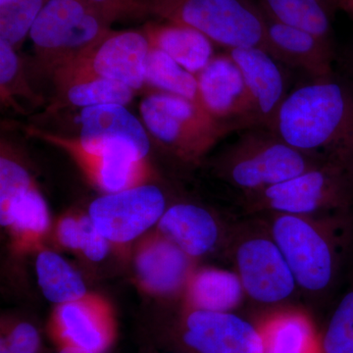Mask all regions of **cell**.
I'll return each mask as SVG.
<instances>
[{
  "instance_id": "obj_1",
  "label": "cell",
  "mask_w": 353,
  "mask_h": 353,
  "mask_svg": "<svg viewBox=\"0 0 353 353\" xmlns=\"http://www.w3.org/2000/svg\"><path fill=\"white\" fill-rule=\"evenodd\" d=\"M271 131L301 152L352 165V90L333 77L314 79L288 94Z\"/></svg>"
},
{
  "instance_id": "obj_2",
  "label": "cell",
  "mask_w": 353,
  "mask_h": 353,
  "mask_svg": "<svg viewBox=\"0 0 353 353\" xmlns=\"http://www.w3.org/2000/svg\"><path fill=\"white\" fill-rule=\"evenodd\" d=\"M350 212L318 216L269 214L267 230L285 255L299 290L324 294L333 285L352 239Z\"/></svg>"
},
{
  "instance_id": "obj_3",
  "label": "cell",
  "mask_w": 353,
  "mask_h": 353,
  "mask_svg": "<svg viewBox=\"0 0 353 353\" xmlns=\"http://www.w3.org/2000/svg\"><path fill=\"white\" fill-rule=\"evenodd\" d=\"M245 196L248 210L255 213L318 217L350 212L352 165L325 162L285 182Z\"/></svg>"
},
{
  "instance_id": "obj_4",
  "label": "cell",
  "mask_w": 353,
  "mask_h": 353,
  "mask_svg": "<svg viewBox=\"0 0 353 353\" xmlns=\"http://www.w3.org/2000/svg\"><path fill=\"white\" fill-rule=\"evenodd\" d=\"M150 137L176 159L197 164L230 130L194 102L153 90L139 104Z\"/></svg>"
},
{
  "instance_id": "obj_5",
  "label": "cell",
  "mask_w": 353,
  "mask_h": 353,
  "mask_svg": "<svg viewBox=\"0 0 353 353\" xmlns=\"http://www.w3.org/2000/svg\"><path fill=\"white\" fill-rule=\"evenodd\" d=\"M288 145L275 132H248L221 157L219 172L227 182L245 194L290 180L325 163ZM333 162V161H332Z\"/></svg>"
},
{
  "instance_id": "obj_6",
  "label": "cell",
  "mask_w": 353,
  "mask_h": 353,
  "mask_svg": "<svg viewBox=\"0 0 353 353\" xmlns=\"http://www.w3.org/2000/svg\"><path fill=\"white\" fill-rule=\"evenodd\" d=\"M110 25L85 0H48L29 36L41 71L51 76L103 38Z\"/></svg>"
},
{
  "instance_id": "obj_7",
  "label": "cell",
  "mask_w": 353,
  "mask_h": 353,
  "mask_svg": "<svg viewBox=\"0 0 353 353\" xmlns=\"http://www.w3.org/2000/svg\"><path fill=\"white\" fill-rule=\"evenodd\" d=\"M150 43L143 31H109L92 48L51 74L55 88L108 79L132 90L145 87V67Z\"/></svg>"
},
{
  "instance_id": "obj_8",
  "label": "cell",
  "mask_w": 353,
  "mask_h": 353,
  "mask_svg": "<svg viewBox=\"0 0 353 353\" xmlns=\"http://www.w3.org/2000/svg\"><path fill=\"white\" fill-rule=\"evenodd\" d=\"M167 21L190 26L228 50H265L267 18L248 0H185Z\"/></svg>"
},
{
  "instance_id": "obj_9",
  "label": "cell",
  "mask_w": 353,
  "mask_h": 353,
  "mask_svg": "<svg viewBox=\"0 0 353 353\" xmlns=\"http://www.w3.org/2000/svg\"><path fill=\"white\" fill-rule=\"evenodd\" d=\"M234 261L246 297L255 303L278 305L299 290L285 255L266 226L240 236Z\"/></svg>"
},
{
  "instance_id": "obj_10",
  "label": "cell",
  "mask_w": 353,
  "mask_h": 353,
  "mask_svg": "<svg viewBox=\"0 0 353 353\" xmlns=\"http://www.w3.org/2000/svg\"><path fill=\"white\" fill-rule=\"evenodd\" d=\"M166 209L163 192L146 183L97 197L88 206V214L112 248H123L157 227Z\"/></svg>"
},
{
  "instance_id": "obj_11",
  "label": "cell",
  "mask_w": 353,
  "mask_h": 353,
  "mask_svg": "<svg viewBox=\"0 0 353 353\" xmlns=\"http://www.w3.org/2000/svg\"><path fill=\"white\" fill-rule=\"evenodd\" d=\"M176 334L189 353H264L256 323L234 312L183 308Z\"/></svg>"
},
{
  "instance_id": "obj_12",
  "label": "cell",
  "mask_w": 353,
  "mask_h": 353,
  "mask_svg": "<svg viewBox=\"0 0 353 353\" xmlns=\"http://www.w3.org/2000/svg\"><path fill=\"white\" fill-rule=\"evenodd\" d=\"M79 145L94 154L148 160L150 138L141 120L120 104L83 108L80 113Z\"/></svg>"
},
{
  "instance_id": "obj_13",
  "label": "cell",
  "mask_w": 353,
  "mask_h": 353,
  "mask_svg": "<svg viewBox=\"0 0 353 353\" xmlns=\"http://www.w3.org/2000/svg\"><path fill=\"white\" fill-rule=\"evenodd\" d=\"M196 260L157 230L134 243L132 252L134 280L139 290L155 299H182L197 267Z\"/></svg>"
},
{
  "instance_id": "obj_14",
  "label": "cell",
  "mask_w": 353,
  "mask_h": 353,
  "mask_svg": "<svg viewBox=\"0 0 353 353\" xmlns=\"http://www.w3.org/2000/svg\"><path fill=\"white\" fill-rule=\"evenodd\" d=\"M48 330L55 345L69 343L94 353H106L115 341L117 321L110 301L90 292L82 299L55 305Z\"/></svg>"
},
{
  "instance_id": "obj_15",
  "label": "cell",
  "mask_w": 353,
  "mask_h": 353,
  "mask_svg": "<svg viewBox=\"0 0 353 353\" xmlns=\"http://www.w3.org/2000/svg\"><path fill=\"white\" fill-rule=\"evenodd\" d=\"M29 136L41 139L68 153L88 182L103 194H115L152 183L155 173L148 160L94 154L83 150L75 138L53 134L37 127L25 129Z\"/></svg>"
},
{
  "instance_id": "obj_16",
  "label": "cell",
  "mask_w": 353,
  "mask_h": 353,
  "mask_svg": "<svg viewBox=\"0 0 353 353\" xmlns=\"http://www.w3.org/2000/svg\"><path fill=\"white\" fill-rule=\"evenodd\" d=\"M202 108L230 131L253 127L245 81L231 55H215L196 75Z\"/></svg>"
},
{
  "instance_id": "obj_17",
  "label": "cell",
  "mask_w": 353,
  "mask_h": 353,
  "mask_svg": "<svg viewBox=\"0 0 353 353\" xmlns=\"http://www.w3.org/2000/svg\"><path fill=\"white\" fill-rule=\"evenodd\" d=\"M240 69L252 104L253 127L270 130L287 97L285 83L277 60L263 48L228 50Z\"/></svg>"
},
{
  "instance_id": "obj_18",
  "label": "cell",
  "mask_w": 353,
  "mask_h": 353,
  "mask_svg": "<svg viewBox=\"0 0 353 353\" xmlns=\"http://www.w3.org/2000/svg\"><path fill=\"white\" fill-rule=\"evenodd\" d=\"M265 51L278 61L301 68L314 79L333 77L331 41L270 18L267 19Z\"/></svg>"
},
{
  "instance_id": "obj_19",
  "label": "cell",
  "mask_w": 353,
  "mask_h": 353,
  "mask_svg": "<svg viewBox=\"0 0 353 353\" xmlns=\"http://www.w3.org/2000/svg\"><path fill=\"white\" fill-rule=\"evenodd\" d=\"M154 229L196 261L212 252L221 239L215 216L208 209L189 202L167 208Z\"/></svg>"
},
{
  "instance_id": "obj_20",
  "label": "cell",
  "mask_w": 353,
  "mask_h": 353,
  "mask_svg": "<svg viewBox=\"0 0 353 353\" xmlns=\"http://www.w3.org/2000/svg\"><path fill=\"white\" fill-rule=\"evenodd\" d=\"M0 223L8 232L11 248L16 254H31L43 248V241L51 231V218L37 183L0 214Z\"/></svg>"
},
{
  "instance_id": "obj_21",
  "label": "cell",
  "mask_w": 353,
  "mask_h": 353,
  "mask_svg": "<svg viewBox=\"0 0 353 353\" xmlns=\"http://www.w3.org/2000/svg\"><path fill=\"white\" fill-rule=\"evenodd\" d=\"M264 353H323L320 336L310 316L294 308L276 309L256 323Z\"/></svg>"
},
{
  "instance_id": "obj_22",
  "label": "cell",
  "mask_w": 353,
  "mask_h": 353,
  "mask_svg": "<svg viewBox=\"0 0 353 353\" xmlns=\"http://www.w3.org/2000/svg\"><path fill=\"white\" fill-rule=\"evenodd\" d=\"M246 297L236 271L196 267L183 294V308L234 312Z\"/></svg>"
},
{
  "instance_id": "obj_23",
  "label": "cell",
  "mask_w": 353,
  "mask_h": 353,
  "mask_svg": "<svg viewBox=\"0 0 353 353\" xmlns=\"http://www.w3.org/2000/svg\"><path fill=\"white\" fill-rule=\"evenodd\" d=\"M143 31L150 46L164 51L194 75L215 57L212 41L190 26L168 21L166 24H148Z\"/></svg>"
},
{
  "instance_id": "obj_24",
  "label": "cell",
  "mask_w": 353,
  "mask_h": 353,
  "mask_svg": "<svg viewBox=\"0 0 353 353\" xmlns=\"http://www.w3.org/2000/svg\"><path fill=\"white\" fill-rule=\"evenodd\" d=\"M36 254L38 284L48 301L55 305L71 303L90 292L82 275L59 253L43 246Z\"/></svg>"
},
{
  "instance_id": "obj_25",
  "label": "cell",
  "mask_w": 353,
  "mask_h": 353,
  "mask_svg": "<svg viewBox=\"0 0 353 353\" xmlns=\"http://www.w3.org/2000/svg\"><path fill=\"white\" fill-rule=\"evenodd\" d=\"M134 94L136 90L118 81L108 79L83 81L57 88L54 99L46 111L54 113L62 109H83L103 104L126 106L131 103Z\"/></svg>"
},
{
  "instance_id": "obj_26",
  "label": "cell",
  "mask_w": 353,
  "mask_h": 353,
  "mask_svg": "<svg viewBox=\"0 0 353 353\" xmlns=\"http://www.w3.org/2000/svg\"><path fill=\"white\" fill-rule=\"evenodd\" d=\"M145 83L153 90L189 99L203 109L196 75L181 66L164 51L152 46L146 57Z\"/></svg>"
},
{
  "instance_id": "obj_27",
  "label": "cell",
  "mask_w": 353,
  "mask_h": 353,
  "mask_svg": "<svg viewBox=\"0 0 353 353\" xmlns=\"http://www.w3.org/2000/svg\"><path fill=\"white\" fill-rule=\"evenodd\" d=\"M261 1L270 19L331 41V20L321 0Z\"/></svg>"
},
{
  "instance_id": "obj_28",
  "label": "cell",
  "mask_w": 353,
  "mask_h": 353,
  "mask_svg": "<svg viewBox=\"0 0 353 353\" xmlns=\"http://www.w3.org/2000/svg\"><path fill=\"white\" fill-rule=\"evenodd\" d=\"M0 97L4 106H10L19 113L24 108L18 103L17 97L29 101L32 105L43 103V97L37 94L28 83L23 63L15 48L0 39Z\"/></svg>"
},
{
  "instance_id": "obj_29",
  "label": "cell",
  "mask_w": 353,
  "mask_h": 353,
  "mask_svg": "<svg viewBox=\"0 0 353 353\" xmlns=\"http://www.w3.org/2000/svg\"><path fill=\"white\" fill-rule=\"evenodd\" d=\"M48 0L0 2V39L17 50L30 32Z\"/></svg>"
},
{
  "instance_id": "obj_30",
  "label": "cell",
  "mask_w": 353,
  "mask_h": 353,
  "mask_svg": "<svg viewBox=\"0 0 353 353\" xmlns=\"http://www.w3.org/2000/svg\"><path fill=\"white\" fill-rule=\"evenodd\" d=\"M323 353H353V285L341 297L322 334Z\"/></svg>"
},
{
  "instance_id": "obj_31",
  "label": "cell",
  "mask_w": 353,
  "mask_h": 353,
  "mask_svg": "<svg viewBox=\"0 0 353 353\" xmlns=\"http://www.w3.org/2000/svg\"><path fill=\"white\" fill-rule=\"evenodd\" d=\"M34 179L24 165L9 154L4 141L1 143L0 157V214L10 208L17 197L34 185Z\"/></svg>"
},
{
  "instance_id": "obj_32",
  "label": "cell",
  "mask_w": 353,
  "mask_h": 353,
  "mask_svg": "<svg viewBox=\"0 0 353 353\" xmlns=\"http://www.w3.org/2000/svg\"><path fill=\"white\" fill-rule=\"evenodd\" d=\"M12 353H39L41 334L38 329L26 321L2 322L1 338Z\"/></svg>"
},
{
  "instance_id": "obj_33",
  "label": "cell",
  "mask_w": 353,
  "mask_h": 353,
  "mask_svg": "<svg viewBox=\"0 0 353 353\" xmlns=\"http://www.w3.org/2000/svg\"><path fill=\"white\" fill-rule=\"evenodd\" d=\"M81 225H82V236H81L79 255L90 262L102 261L108 256L109 250L112 246L99 233L88 212H81Z\"/></svg>"
},
{
  "instance_id": "obj_34",
  "label": "cell",
  "mask_w": 353,
  "mask_h": 353,
  "mask_svg": "<svg viewBox=\"0 0 353 353\" xmlns=\"http://www.w3.org/2000/svg\"><path fill=\"white\" fill-rule=\"evenodd\" d=\"M82 225L81 212H67L60 216L53 226V239L58 248L79 255Z\"/></svg>"
},
{
  "instance_id": "obj_35",
  "label": "cell",
  "mask_w": 353,
  "mask_h": 353,
  "mask_svg": "<svg viewBox=\"0 0 353 353\" xmlns=\"http://www.w3.org/2000/svg\"><path fill=\"white\" fill-rule=\"evenodd\" d=\"M85 1L99 10L111 23L124 16L145 14L137 0H85Z\"/></svg>"
},
{
  "instance_id": "obj_36",
  "label": "cell",
  "mask_w": 353,
  "mask_h": 353,
  "mask_svg": "<svg viewBox=\"0 0 353 353\" xmlns=\"http://www.w3.org/2000/svg\"><path fill=\"white\" fill-rule=\"evenodd\" d=\"M185 0H137L145 13H152L168 20Z\"/></svg>"
},
{
  "instance_id": "obj_37",
  "label": "cell",
  "mask_w": 353,
  "mask_h": 353,
  "mask_svg": "<svg viewBox=\"0 0 353 353\" xmlns=\"http://www.w3.org/2000/svg\"><path fill=\"white\" fill-rule=\"evenodd\" d=\"M57 353H94L85 348L76 347V345H69V343H61L57 345Z\"/></svg>"
},
{
  "instance_id": "obj_38",
  "label": "cell",
  "mask_w": 353,
  "mask_h": 353,
  "mask_svg": "<svg viewBox=\"0 0 353 353\" xmlns=\"http://www.w3.org/2000/svg\"><path fill=\"white\" fill-rule=\"evenodd\" d=\"M332 1L334 2V6L345 11L353 19V0H332Z\"/></svg>"
},
{
  "instance_id": "obj_39",
  "label": "cell",
  "mask_w": 353,
  "mask_h": 353,
  "mask_svg": "<svg viewBox=\"0 0 353 353\" xmlns=\"http://www.w3.org/2000/svg\"><path fill=\"white\" fill-rule=\"evenodd\" d=\"M4 1V0H0V2Z\"/></svg>"
}]
</instances>
